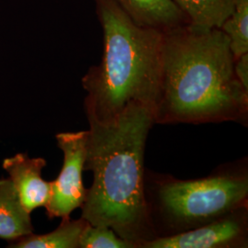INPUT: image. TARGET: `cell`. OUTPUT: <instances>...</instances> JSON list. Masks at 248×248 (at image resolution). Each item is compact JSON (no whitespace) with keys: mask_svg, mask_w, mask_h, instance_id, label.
I'll list each match as a JSON object with an SVG mask.
<instances>
[{"mask_svg":"<svg viewBox=\"0 0 248 248\" xmlns=\"http://www.w3.org/2000/svg\"><path fill=\"white\" fill-rule=\"evenodd\" d=\"M85 170L93 183L82 216L93 226L108 227L133 248L156 237L145 192L144 150L155 112L132 102L108 123L89 120Z\"/></svg>","mask_w":248,"mask_h":248,"instance_id":"obj_1","label":"cell"},{"mask_svg":"<svg viewBox=\"0 0 248 248\" xmlns=\"http://www.w3.org/2000/svg\"><path fill=\"white\" fill-rule=\"evenodd\" d=\"M165 32L155 124L247 120L248 90L234 74V57L221 29L189 25Z\"/></svg>","mask_w":248,"mask_h":248,"instance_id":"obj_2","label":"cell"},{"mask_svg":"<svg viewBox=\"0 0 248 248\" xmlns=\"http://www.w3.org/2000/svg\"><path fill=\"white\" fill-rule=\"evenodd\" d=\"M103 31L101 62L82 78L88 120L111 122L130 103H159L165 32L135 23L114 0H94Z\"/></svg>","mask_w":248,"mask_h":248,"instance_id":"obj_3","label":"cell"},{"mask_svg":"<svg viewBox=\"0 0 248 248\" xmlns=\"http://www.w3.org/2000/svg\"><path fill=\"white\" fill-rule=\"evenodd\" d=\"M248 198L245 173L226 172L193 180L169 178L157 186L153 209L166 223L169 234H174L247 207Z\"/></svg>","mask_w":248,"mask_h":248,"instance_id":"obj_4","label":"cell"},{"mask_svg":"<svg viewBox=\"0 0 248 248\" xmlns=\"http://www.w3.org/2000/svg\"><path fill=\"white\" fill-rule=\"evenodd\" d=\"M89 131L56 134L58 147L63 153L59 176L51 182V196L45 206L48 218H69L84 203L88 189L83 183Z\"/></svg>","mask_w":248,"mask_h":248,"instance_id":"obj_5","label":"cell"},{"mask_svg":"<svg viewBox=\"0 0 248 248\" xmlns=\"http://www.w3.org/2000/svg\"><path fill=\"white\" fill-rule=\"evenodd\" d=\"M247 245L248 206L194 229L157 236L141 248H232Z\"/></svg>","mask_w":248,"mask_h":248,"instance_id":"obj_6","label":"cell"},{"mask_svg":"<svg viewBox=\"0 0 248 248\" xmlns=\"http://www.w3.org/2000/svg\"><path fill=\"white\" fill-rule=\"evenodd\" d=\"M45 166L44 158L30 157L22 153L3 161L2 167L9 174L21 203L29 213L41 207L45 208L50 200L51 182L42 177V170Z\"/></svg>","mask_w":248,"mask_h":248,"instance_id":"obj_7","label":"cell"},{"mask_svg":"<svg viewBox=\"0 0 248 248\" xmlns=\"http://www.w3.org/2000/svg\"><path fill=\"white\" fill-rule=\"evenodd\" d=\"M135 23L168 31L187 25L182 12L170 0H114Z\"/></svg>","mask_w":248,"mask_h":248,"instance_id":"obj_8","label":"cell"},{"mask_svg":"<svg viewBox=\"0 0 248 248\" xmlns=\"http://www.w3.org/2000/svg\"><path fill=\"white\" fill-rule=\"evenodd\" d=\"M33 232L29 213L9 178H0V238L9 243Z\"/></svg>","mask_w":248,"mask_h":248,"instance_id":"obj_9","label":"cell"},{"mask_svg":"<svg viewBox=\"0 0 248 248\" xmlns=\"http://www.w3.org/2000/svg\"><path fill=\"white\" fill-rule=\"evenodd\" d=\"M187 20L199 29H221L230 17L236 0H170Z\"/></svg>","mask_w":248,"mask_h":248,"instance_id":"obj_10","label":"cell"},{"mask_svg":"<svg viewBox=\"0 0 248 248\" xmlns=\"http://www.w3.org/2000/svg\"><path fill=\"white\" fill-rule=\"evenodd\" d=\"M88 222L83 218L62 219L61 224L53 232L45 234L33 232L9 243L13 248H79L80 236Z\"/></svg>","mask_w":248,"mask_h":248,"instance_id":"obj_11","label":"cell"},{"mask_svg":"<svg viewBox=\"0 0 248 248\" xmlns=\"http://www.w3.org/2000/svg\"><path fill=\"white\" fill-rule=\"evenodd\" d=\"M221 30L228 37L234 60L248 53V0H236L234 8Z\"/></svg>","mask_w":248,"mask_h":248,"instance_id":"obj_12","label":"cell"},{"mask_svg":"<svg viewBox=\"0 0 248 248\" xmlns=\"http://www.w3.org/2000/svg\"><path fill=\"white\" fill-rule=\"evenodd\" d=\"M79 248H133L114 231L104 226H93L88 222L80 236Z\"/></svg>","mask_w":248,"mask_h":248,"instance_id":"obj_13","label":"cell"},{"mask_svg":"<svg viewBox=\"0 0 248 248\" xmlns=\"http://www.w3.org/2000/svg\"><path fill=\"white\" fill-rule=\"evenodd\" d=\"M233 69L241 85L248 90V53L242 54L234 60Z\"/></svg>","mask_w":248,"mask_h":248,"instance_id":"obj_14","label":"cell"}]
</instances>
